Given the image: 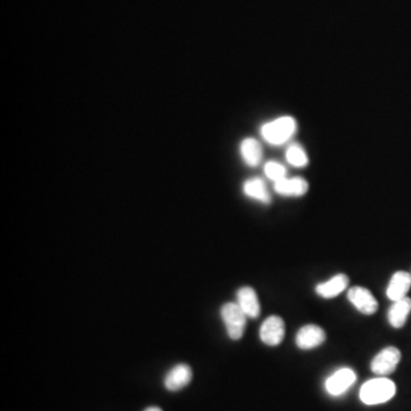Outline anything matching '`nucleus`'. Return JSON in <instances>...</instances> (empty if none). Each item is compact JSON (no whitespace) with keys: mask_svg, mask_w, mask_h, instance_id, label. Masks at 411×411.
Instances as JSON below:
<instances>
[{"mask_svg":"<svg viewBox=\"0 0 411 411\" xmlns=\"http://www.w3.org/2000/svg\"><path fill=\"white\" fill-rule=\"evenodd\" d=\"M397 388L391 379L385 377L371 379L362 385L360 400L367 405H382L395 395Z\"/></svg>","mask_w":411,"mask_h":411,"instance_id":"1","label":"nucleus"},{"mask_svg":"<svg viewBox=\"0 0 411 411\" xmlns=\"http://www.w3.org/2000/svg\"><path fill=\"white\" fill-rule=\"evenodd\" d=\"M297 131L296 120L289 116L277 118L264 124L261 128L263 138L272 146H281L290 140Z\"/></svg>","mask_w":411,"mask_h":411,"instance_id":"2","label":"nucleus"},{"mask_svg":"<svg viewBox=\"0 0 411 411\" xmlns=\"http://www.w3.org/2000/svg\"><path fill=\"white\" fill-rule=\"evenodd\" d=\"M221 318L226 328V333L232 341H238L245 334L247 315L240 309L239 305L234 302L225 303L221 307Z\"/></svg>","mask_w":411,"mask_h":411,"instance_id":"3","label":"nucleus"},{"mask_svg":"<svg viewBox=\"0 0 411 411\" xmlns=\"http://www.w3.org/2000/svg\"><path fill=\"white\" fill-rule=\"evenodd\" d=\"M401 361V352L398 347L388 346L373 358L371 363V369L375 375L385 377L391 375L397 369Z\"/></svg>","mask_w":411,"mask_h":411,"instance_id":"4","label":"nucleus"},{"mask_svg":"<svg viewBox=\"0 0 411 411\" xmlns=\"http://www.w3.org/2000/svg\"><path fill=\"white\" fill-rule=\"evenodd\" d=\"M286 326L283 318L271 315L264 320L260 329V339L268 346H278L283 343Z\"/></svg>","mask_w":411,"mask_h":411,"instance_id":"5","label":"nucleus"},{"mask_svg":"<svg viewBox=\"0 0 411 411\" xmlns=\"http://www.w3.org/2000/svg\"><path fill=\"white\" fill-rule=\"evenodd\" d=\"M347 298L353 307L365 315L375 314L378 309V302L371 290L363 287L356 286L347 292Z\"/></svg>","mask_w":411,"mask_h":411,"instance_id":"6","label":"nucleus"},{"mask_svg":"<svg viewBox=\"0 0 411 411\" xmlns=\"http://www.w3.org/2000/svg\"><path fill=\"white\" fill-rule=\"evenodd\" d=\"M356 375L350 368H343L327 379L326 390L330 395L339 397L356 383Z\"/></svg>","mask_w":411,"mask_h":411,"instance_id":"7","label":"nucleus"},{"mask_svg":"<svg viewBox=\"0 0 411 411\" xmlns=\"http://www.w3.org/2000/svg\"><path fill=\"white\" fill-rule=\"evenodd\" d=\"M326 337V333L321 327L307 324L298 330L296 335V345L300 350H312L324 344Z\"/></svg>","mask_w":411,"mask_h":411,"instance_id":"8","label":"nucleus"},{"mask_svg":"<svg viewBox=\"0 0 411 411\" xmlns=\"http://www.w3.org/2000/svg\"><path fill=\"white\" fill-rule=\"evenodd\" d=\"M192 369L190 366L180 363L174 366L163 378V386L170 392H177L189 385L192 380Z\"/></svg>","mask_w":411,"mask_h":411,"instance_id":"9","label":"nucleus"},{"mask_svg":"<svg viewBox=\"0 0 411 411\" xmlns=\"http://www.w3.org/2000/svg\"><path fill=\"white\" fill-rule=\"evenodd\" d=\"M236 304L248 318L256 319L261 314L260 300L251 287H241L236 292Z\"/></svg>","mask_w":411,"mask_h":411,"instance_id":"10","label":"nucleus"},{"mask_svg":"<svg viewBox=\"0 0 411 411\" xmlns=\"http://www.w3.org/2000/svg\"><path fill=\"white\" fill-rule=\"evenodd\" d=\"M410 288L411 274L405 271H398L393 274V277L388 283L386 295L392 302H397V300L407 297Z\"/></svg>","mask_w":411,"mask_h":411,"instance_id":"11","label":"nucleus"},{"mask_svg":"<svg viewBox=\"0 0 411 411\" xmlns=\"http://www.w3.org/2000/svg\"><path fill=\"white\" fill-rule=\"evenodd\" d=\"M274 190L283 197H302L309 191V183L304 178H283L274 183Z\"/></svg>","mask_w":411,"mask_h":411,"instance_id":"12","label":"nucleus"},{"mask_svg":"<svg viewBox=\"0 0 411 411\" xmlns=\"http://www.w3.org/2000/svg\"><path fill=\"white\" fill-rule=\"evenodd\" d=\"M349 283L350 280H349L346 274L339 273L331 278L330 280L320 283L315 287V292L320 297L330 300V298L336 297L344 292L349 286Z\"/></svg>","mask_w":411,"mask_h":411,"instance_id":"13","label":"nucleus"},{"mask_svg":"<svg viewBox=\"0 0 411 411\" xmlns=\"http://www.w3.org/2000/svg\"><path fill=\"white\" fill-rule=\"evenodd\" d=\"M411 313V298L405 297L402 300L393 302L388 309V322L395 329H400L405 326Z\"/></svg>","mask_w":411,"mask_h":411,"instance_id":"14","label":"nucleus"},{"mask_svg":"<svg viewBox=\"0 0 411 411\" xmlns=\"http://www.w3.org/2000/svg\"><path fill=\"white\" fill-rule=\"evenodd\" d=\"M240 155L248 166H258L263 158L262 146L255 138L248 137L240 144Z\"/></svg>","mask_w":411,"mask_h":411,"instance_id":"15","label":"nucleus"},{"mask_svg":"<svg viewBox=\"0 0 411 411\" xmlns=\"http://www.w3.org/2000/svg\"><path fill=\"white\" fill-rule=\"evenodd\" d=\"M243 193L251 199H255L262 204H270L271 202V194L268 193L265 183L261 178H251L243 184Z\"/></svg>","mask_w":411,"mask_h":411,"instance_id":"16","label":"nucleus"},{"mask_svg":"<svg viewBox=\"0 0 411 411\" xmlns=\"http://www.w3.org/2000/svg\"><path fill=\"white\" fill-rule=\"evenodd\" d=\"M286 158L287 161L290 165L298 167V168L307 166V163H309L307 152L302 146H297V144L289 146L288 149H287Z\"/></svg>","mask_w":411,"mask_h":411,"instance_id":"17","label":"nucleus"},{"mask_svg":"<svg viewBox=\"0 0 411 411\" xmlns=\"http://www.w3.org/2000/svg\"><path fill=\"white\" fill-rule=\"evenodd\" d=\"M264 172L268 180H271L274 183L287 177L286 168L277 161H268L264 167Z\"/></svg>","mask_w":411,"mask_h":411,"instance_id":"18","label":"nucleus"},{"mask_svg":"<svg viewBox=\"0 0 411 411\" xmlns=\"http://www.w3.org/2000/svg\"><path fill=\"white\" fill-rule=\"evenodd\" d=\"M144 411H163V409L159 408V407H149Z\"/></svg>","mask_w":411,"mask_h":411,"instance_id":"19","label":"nucleus"}]
</instances>
